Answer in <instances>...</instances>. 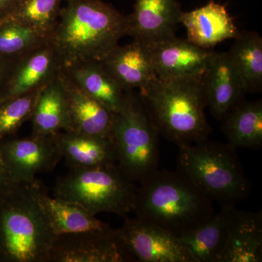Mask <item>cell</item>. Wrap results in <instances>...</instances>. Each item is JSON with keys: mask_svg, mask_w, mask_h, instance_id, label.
<instances>
[{"mask_svg": "<svg viewBox=\"0 0 262 262\" xmlns=\"http://www.w3.org/2000/svg\"><path fill=\"white\" fill-rule=\"evenodd\" d=\"M49 42L62 68L101 61L127 36V15L103 0H64Z\"/></svg>", "mask_w": 262, "mask_h": 262, "instance_id": "1", "label": "cell"}, {"mask_svg": "<svg viewBox=\"0 0 262 262\" xmlns=\"http://www.w3.org/2000/svg\"><path fill=\"white\" fill-rule=\"evenodd\" d=\"M203 77H157L139 90V98L155 130L178 147L208 139L211 133Z\"/></svg>", "mask_w": 262, "mask_h": 262, "instance_id": "2", "label": "cell"}, {"mask_svg": "<svg viewBox=\"0 0 262 262\" xmlns=\"http://www.w3.org/2000/svg\"><path fill=\"white\" fill-rule=\"evenodd\" d=\"M136 218L180 237L214 214L213 202L178 170L157 169L136 190Z\"/></svg>", "mask_w": 262, "mask_h": 262, "instance_id": "3", "label": "cell"}, {"mask_svg": "<svg viewBox=\"0 0 262 262\" xmlns=\"http://www.w3.org/2000/svg\"><path fill=\"white\" fill-rule=\"evenodd\" d=\"M39 182L0 195V262H49L55 234L39 201Z\"/></svg>", "mask_w": 262, "mask_h": 262, "instance_id": "4", "label": "cell"}, {"mask_svg": "<svg viewBox=\"0 0 262 262\" xmlns=\"http://www.w3.org/2000/svg\"><path fill=\"white\" fill-rule=\"evenodd\" d=\"M177 170L221 206H234L247 199L251 184L237 149L209 139L179 147Z\"/></svg>", "mask_w": 262, "mask_h": 262, "instance_id": "5", "label": "cell"}, {"mask_svg": "<svg viewBox=\"0 0 262 262\" xmlns=\"http://www.w3.org/2000/svg\"><path fill=\"white\" fill-rule=\"evenodd\" d=\"M137 187L120 171L117 164L70 169L59 177L53 196L78 203L92 213L125 215L134 212Z\"/></svg>", "mask_w": 262, "mask_h": 262, "instance_id": "6", "label": "cell"}, {"mask_svg": "<svg viewBox=\"0 0 262 262\" xmlns=\"http://www.w3.org/2000/svg\"><path fill=\"white\" fill-rule=\"evenodd\" d=\"M159 136L139 95L127 92L123 106L115 114L112 139L117 167L129 180L140 184L158 169Z\"/></svg>", "mask_w": 262, "mask_h": 262, "instance_id": "7", "label": "cell"}, {"mask_svg": "<svg viewBox=\"0 0 262 262\" xmlns=\"http://www.w3.org/2000/svg\"><path fill=\"white\" fill-rule=\"evenodd\" d=\"M136 258L118 229H93L56 235L49 262H130Z\"/></svg>", "mask_w": 262, "mask_h": 262, "instance_id": "8", "label": "cell"}, {"mask_svg": "<svg viewBox=\"0 0 262 262\" xmlns=\"http://www.w3.org/2000/svg\"><path fill=\"white\" fill-rule=\"evenodd\" d=\"M117 229L136 261L198 262L178 236L158 226L126 218Z\"/></svg>", "mask_w": 262, "mask_h": 262, "instance_id": "9", "label": "cell"}, {"mask_svg": "<svg viewBox=\"0 0 262 262\" xmlns=\"http://www.w3.org/2000/svg\"><path fill=\"white\" fill-rule=\"evenodd\" d=\"M0 151L15 183L35 182L36 176L52 171L63 158L54 136L5 139L0 141Z\"/></svg>", "mask_w": 262, "mask_h": 262, "instance_id": "10", "label": "cell"}, {"mask_svg": "<svg viewBox=\"0 0 262 262\" xmlns=\"http://www.w3.org/2000/svg\"><path fill=\"white\" fill-rule=\"evenodd\" d=\"M146 46L157 75L165 78H201L213 53L176 36Z\"/></svg>", "mask_w": 262, "mask_h": 262, "instance_id": "11", "label": "cell"}, {"mask_svg": "<svg viewBox=\"0 0 262 262\" xmlns=\"http://www.w3.org/2000/svg\"><path fill=\"white\" fill-rule=\"evenodd\" d=\"M61 69L54 48L50 42L46 43L14 62L0 90V103L44 87Z\"/></svg>", "mask_w": 262, "mask_h": 262, "instance_id": "12", "label": "cell"}, {"mask_svg": "<svg viewBox=\"0 0 262 262\" xmlns=\"http://www.w3.org/2000/svg\"><path fill=\"white\" fill-rule=\"evenodd\" d=\"M203 80L207 104L217 120H222L242 102L245 94H247L242 77L228 52L213 51Z\"/></svg>", "mask_w": 262, "mask_h": 262, "instance_id": "13", "label": "cell"}, {"mask_svg": "<svg viewBox=\"0 0 262 262\" xmlns=\"http://www.w3.org/2000/svg\"><path fill=\"white\" fill-rule=\"evenodd\" d=\"M182 12L178 0H135L127 36L146 45L174 37Z\"/></svg>", "mask_w": 262, "mask_h": 262, "instance_id": "14", "label": "cell"}, {"mask_svg": "<svg viewBox=\"0 0 262 262\" xmlns=\"http://www.w3.org/2000/svg\"><path fill=\"white\" fill-rule=\"evenodd\" d=\"M68 114V130L112 139L115 113L84 92L61 69ZM113 140V139H112Z\"/></svg>", "mask_w": 262, "mask_h": 262, "instance_id": "15", "label": "cell"}, {"mask_svg": "<svg viewBox=\"0 0 262 262\" xmlns=\"http://www.w3.org/2000/svg\"><path fill=\"white\" fill-rule=\"evenodd\" d=\"M180 24L187 30V40L203 49L212 50L224 41L235 39L239 34L225 5L213 0L191 11H182Z\"/></svg>", "mask_w": 262, "mask_h": 262, "instance_id": "16", "label": "cell"}, {"mask_svg": "<svg viewBox=\"0 0 262 262\" xmlns=\"http://www.w3.org/2000/svg\"><path fill=\"white\" fill-rule=\"evenodd\" d=\"M101 63L125 92L144 89L158 77L147 46L135 39L117 46Z\"/></svg>", "mask_w": 262, "mask_h": 262, "instance_id": "17", "label": "cell"}, {"mask_svg": "<svg viewBox=\"0 0 262 262\" xmlns=\"http://www.w3.org/2000/svg\"><path fill=\"white\" fill-rule=\"evenodd\" d=\"M55 140L70 169L117 164L113 140L72 130L55 134Z\"/></svg>", "mask_w": 262, "mask_h": 262, "instance_id": "18", "label": "cell"}, {"mask_svg": "<svg viewBox=\"0 0 262 262\" xmlns=\"http://www.w3.org/2000/svg\"><path fill=\"white\" fill-rule=\"evenodd\" d=\"M261 261V213L235 208L229 226L227 244L219 262Z\"/></svg>", "mask_w": 262, "mask_h": 262, "instance_id": "19", "label": "cell"}, {"mask_svg": "<svg viewBox=\"0 0 262 262\" xmlns=\"http://www.w3.org/2000/svg\"><path fill=\"white\" fill-rule=\"evenodd\" d=\"M236 207L222 206L203 225L180 236L198 262H219L228 237Z\"/></svg>", "mask_w": 262, "mask_h": 262, "instance_id": "20", "label": "cell"}, {"mask_svg": "<svg viewBox=\"0 0 262 262\" xmlns=\"http://www.w3.org/2000/svg\"><path fill=\"white\" fill-rule=\"evenodd\" d=\"M63 69L84 92L116 113L121 110L127 93L108 74L101 61H86Z\"/></svg>", "mask_w": 262, "mask_h": 262, "instance_id": "21", "label": "cell"}, {"mask_svg": "<svg viewBox=\"0 0 262 262\" xmlns=\"http://www.w3.org/2000/svg\"><path fill=\"white\" fill-rule=\"evenodd\" d=\"M30 120L32 135L53 136L68 130L67 98L60 72L41 90Z\"/></svg>", "mask_w": 262, "mask_h": 262, "instance_id": "22", "label": "cell"}, {"mask_svg": "<svg viewBox=\"0 0 262 262\" xmlns=\"http://www.w3.org/2000/svg\"><path fill=\"white\" fill-rule=\"evenodd\" d=\"M39 196L55 235L110 227L78 203L48 195L42 187Z\"/></svg>", "mask_w": 262, "mask_h": 262, "instance_id": "23", "label": "cell"}, {"mask_svg": "<svg viewBox=\"0 0 262 262\" xmlns=\"http://www.w3.org/2000/svg\"><path fill=\"white\" fill-rule=\"evenodd\" d=\"M228 144L236 149H260L262 146L261 100L239 103L222 120Z\"/></svg>", "mask_w": 262, "mask_h": 262, "instance_id": "24", "label": "cell"}, {"mask_svg": "<svg viewBox=\"0 0 262 262\" xmlns=\"http://www.w3.org/2000/svg\"><path fill=\"white\" fill-rule=\"evenodd\" d=\"M228 51L244 81L246 93L262 89V38L257 32H239Z\"/></svg>", "mask_w": 262, "mask_h": 262, "instance_id": "25", "label": "cell"}, {"mask_svg": "<svg viewBox=\"0 0 262 262\" xmlns=\"http://www.w3.org/2000/svg\"><path fill=\"white\" fill-rule=\"evenodd\" d=\"M49 37L18 19H0V58L15 61L49 42Z\"/></svg>", "mask_w": 262, "mask_h": 262, "instance_id": "26", "label": "cell"}, {"mask_svg": "<svg viewBox=\"0 0 262 262\" xmlns=\"http://www.w3.org/2000/svg\"><path fill=\"white\" fill-rule=\"evenodd\" d=\"M64 0H21L9 15L51 37ZM50 40V39H49Z\"/></svg>", "mask_w": 262, "mask_h": 262, "instance_id": "27", "label": "cell"}, {"mask_svg": "<svg viewBox=\"0 0 262 262\" xmlns=\"http://www.w3.org/2000/svg\"><path fill=\"white\" fill-rule=\"evenodd\" d=\"M42 88L0 103V141L14 134L24 122L30 120Z\"/></svg>", "mask_w": 262, "mask_h": 262, "instance_id": "28", "label": "cell"}, {"mask_svg": "<svg viewBox=\"0 0 262 262\" xmlns=\"http://www.w3.org/2000/svg\"><path fill=\"white\" fill-rule=\"evenodd\" d=\"M15 184L16 183L13 182L10 177L0 151V195L10 190Z\"/></svg>", "mask_w": 262, "mask_h": 262, "instance_id": "29", "label": "cell"}, {"mask_svg": "<svg viewBox=\"0 0 262 262\" xmlns=\"http://www.w3.org/2000/svg\"><path fill=\"white\" fill-rule=\"evenodd\" d=\"M21 0H0V19L9 15Z\"/></svg>", "mask_w": 262, "mask_h": 262, "instance_id": "30", "label": "cell"}, {"mask_svg": "<svg viewBox=\"0 0 262 262\" xmlns=\"http://www.w3.org/2000/svg\"><path fill=\"white\" fill-rule=\"evenodd\" d=\"M14 62L0 58V90L6 82Z\"/></svg>", "mask_w": 262, "mask_h": 262, "instance_id": "31", "label": "cell"}]
</instances>
